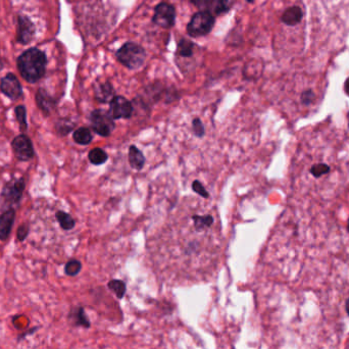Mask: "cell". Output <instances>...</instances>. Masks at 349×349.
Wrapping results in <instances>:
<instances>
[{
    "mask_svg": "<svg viewBox=\"0 0 349 349\" xmlns=\"http://www.w3.org/2000/svg\"><path fill=\"white\" fill-rule=\"evenodd\" d=\"M46 56L37 48L29 49L18 60V68L22 77L29 83H36L45 74Z\"/></svg>",
    "mask_w": 349,
    "mask_h": 349,
    "instance_id": "1",
    "label": "cell"
},
{
    "mask_svg": "<svg viewBox=\"0 0 349 349\" xmlns=\"http://www.w3.org/2000/svg\"><path fill=\"white\" fill-rule=\"evenodd\" d=\"M116 57L121 64L131 70H136L140 68L146 57L145 50L136 43H126L116 53Z\"/></svg>",
    "mask_w": 349,
    "mask_h": 349,
    "instance_id": "2",
    "label": "cell"
},
{
    "mask_svg": "<svg viewBox=\"0 0 349 349\" xmlns=\"http://www.w3.org/2000/svg\"><path fill=\"white\" fill-rule=\"evenodd\" d=\"M215 25V18L210 12H199L193 16L187 26L189 35L193 37L207 35Z\"/></svg>",
    "mask_w": 349,
    "mask_h": 349,
    "instance_id": "3",
    "label": "cell"
},
{
    "mask_svg": "<svg viewBox=\"0 0 349 349\" xmlns=\"http://www.w3.org/2000/svg\"><path fill=\"white\" fill-rule=\"evenodd\" d=\"M90 121L94 132L102 137L109 136L115 127L110 112L104 109L93 110L90 115Z\"/></svg>",
    "mask_w": 349,
    "mask_h": 349,
    "instance_id": "4",
    "label": "cell"
},
{
    "mask_svg": "<svg viewBox=\"0 0 349 349\" xmlns=\"http://www.w3.org/2000/svg\"><path fill=\"white\" fill-rule=\"evenodd\" d=\"M109 112L115 120L129 119L133 113V105L124 96H114L110 100Z\"/></svg>",
    "mask_w": 349,
    "mask_h": 349,
    "instance_id": "5",
    "label": "cell"
},
{
    "mask_svg": "<svg viewBox=\"0 0 349 349\" xmlns=\"http://www.w3.org/2000/svg\"><path fill=\"white\" fill-rule=\"evenodd\" d=\"M174 19H176V12H174L172 6L166 3H161L155 8L153 22L156 25L167 29L173 26Z\"/></svg>",
    "mask_w": 349,
    "mask_h": 349,
    "instance_id": "6",
    "label": "cell"
},
{
    "mask_svg": "<svg viewBox=\"0 0 349 349\" xmlns=\"http://www.w3.org/2000/svg\"><path fill=\"white\" fill-rule=\"evenodd\" d=\"M13 149L20 160H29L34 155L32 142L26 135H20L14 139Z\"/></svg>",
    "mask_w": 349,
    "mask_h": 349,
    "instance_id": "7",
    "label": "cell"
},
{
    "mask_svg": "<svg viewBox=\"0 0 349 349\" xmlns=\"http://www.w3.org/2000/svg\"><path fill=\"white\" fill-rule=\"evenodd\" d=\"M0 88H2V91L8 97H10L12 99H18L23 94L22 86H21L19 80L17 79V77L13 74L7 75L2 80V85H0Z\"/></svg>",
    "mask_w": 349,
    "mask_h": 349,
    "instance_id": "8",
    "label": "cell"
},
{
    "mask_svg": "<svg viewBox=\"0 0 349 349\" xmlns=\"http://www.w3.org/2000/svg\"><path fill=\"white\" fill-rule=\"evenodd\" d=\"M35 29L33 24L25 17L19 19L18 27V40L22 44H28L34 36Z\"/></svg>",
    "mask_w": 349,
    "mask_h": 349,
    "instance_id": "9",
    "label": "cell"
},
{
    "mask_svg": "<svg viewBox=\"0 0 349 349\" xmlns=\"http://www.w3.org/2000/svg\"><path fill=\"white\" fill-rule=\"evenodd\" d=\"M16 214L14 210H10L0 217V240H6L12 231Z\"/></svg>",
    "mask_w": 349,
    "mask_h": 349,
    "instance_id": "10",
    "label": "cell"
},
{
    "mask_svg": "<svg viewBox=\"0 0 349 349\" xmlns=\"http://www.w3.org/2000/svg\"><path fill=\"white\" fill-rule=\"evenodd\" d=\"M25 188V182L23 179L16 180L12 184L7 185V187L4 190V195L7 197L8 200L12 201H18L23 194Z\"/></svg>",
    "mask_w": 349,
    "mask_h": 349,
    "instance_id": "11",
    "label": "cell"
},
{
    "mask_svg": "<svg viewBox=\"0 0 349 349\" xmlns=\"http://www.w3.org/2000/svg\"><path fill=\"white\" fill-rule=\"evenodd\" d=\"M302 19V11L298 7H292L285 11L282 16V22L288 26H295Z\"/></svg>",
    "mask_w": 349,
    "mask_h": 349,
    "instance_id": "12",
    "label": "cell"
},
{
    "mask_svg": "<svg viewBox=\"0 0 349 349\" xmlns=\"http://www.w3.org/2000/svg\"><path fill=\"white\" fill-rule=\"evenodd\" d=\"M129 161L132 167L136 169H141L145 163V158L143 153L134 145L130 146L129 149Z\"/></svg>",
    "mask_w": 349,
    "mask_h": 349,
    "instance_id": "13",
    "label": "cell"
},
{
    "mask_svg": "<svg viewBox=\"0 0 349 349\" xmlns=\"http://www.w3.org/2000/svg\"><path fill=\"white\" fill-rule=\"evenodd\" d=\"M71 318L73 319V322L76 326H82L85 328H90L91 326V323L88 319V317H87L83 307H78L72 310Z\"/></svg>",
    "mask_w": 349,
    "mask_h": 349,
    "instance_id": "14",
    "label": "cell"
},
{
    "mask_svg": "<svg viewBox=\"0 0 349 349\" xmlns=\"http://www.w3.org/2000/svg\"><path fill=\"white\" fill-rule=\"evenodd\" d=\"M232 7V0H211L209 9L211 14L221 15L228 12Z\"/></svg>",
    "mask_w": 349,
    "mask_h": 349,
    "instance_id": "15",
    "label": "cell"
},
{
    "mask_svg": "<svg viewBox=\"0 0 349 349\" xmlns=\"http://www.w3.org/2000/svg\"><path fill=\"white\" fill-rule=\"evenodd\" d=\"M74 140L78 144L81 145H88L92 141V134L89 129L87 128H79L74 132Z\"/></svg>",
    "mask_w": 349,
    "mask_h": 349,
    "instance_id": "16",
    "label": "cell"
},
{
    "mask_svg": "<svg viewBox=\"0 0 349 349\" xmlns=\"http://www.w3.org/2000/svg\"><path fill=\"white\" fill-rule=\"evenodd\" d=\"M107 287L110 291H112V292L115 294V296L120 299H122L126 294V290H127L126 284L121 280L109 281L107 284Z\"/></svg>",
    "mask_w": 349,
    "mask_h": 349,
    "instance_id": "17",
    "label": "cell"
},
{
    "mask_svg": "<svg viewBox=\"0 0 349 349\" xmlns=\"http://www.w3.org/2000/svg\"><path fill=\"white\" fill-rule=\"evenodd\" d=\"M192 219L194 221V226L198 231H202V230H206V229L210 228L215 222V219L210 215L193 216Z\"/></svg>",
    "mask_w": 349,
    "mask_h": 349,
    "instance_id": "18",
    "label": "cell"
},
{
    "mask_svg": "<svg viewBox=\"0 0 349 349\" xmlns=\"http://www.w3.org/2000/svg\"><path fill=\"white\" fill-rule=\"evenodd\" d=\"M37 103L39 105V107L44 110V111H49L54 104V101L48 96V94L44 91V90H39L37 93Z\"/></svg>",
    "mask_w": 349,
    "mask_h": 349,
    "instance_id": "19",
    "label": "cell"
},
{
    "mask_svg": "<svg viewBox=\"0 0 349 349\" xmlns=\"http://www.w3.org/2000/svg\"><path fill=\"white\" fill-rule=\"evenodd\" d=\"M113 95V89L109 83H105L99 86L96 90V98L101 102H106Z\"/></svg>",
    "mask_w": 349,
    "mask_h": 349,
    "instance_id": "20",
    "label": "cell"
},
{
    "mask_svg": "<svg viewBox=\"0 0 349 349\" xmlns=\"http://www.w3.org/2000/svg\"><path fill=\"white\" fill-rule=\"evenodd\" d=\"M88 157H89V160L91 161V163H93L95 165H100V164H103L107 160L108 155L103 149L94 148L89 152Z\"/></svg>",
    "mask_w": 349,
    "mask_h": 349,
    "instance_id": "21",
    "label": "cell"
},
{
    "mask_svg": "<svg viewBox=\"0 0 349 349\" xmlns=\"http://www.w3.org/2000/svg\"><path fill=\"white\" fill-rule=\"evenodd\" d=\"M56 219L64 230H72L75 227V220L65 212H57Z\"/></svg>",
    "mask_w": 349,
    "mask_h": 349,
    "instance_id": "22",
    "label": "cell"
},
{
    "mask_svg": "<svg viewBox=\"0 0 349 349\" xmlns=\"http://www.w3.org/2000/svg\"><path fill=\"white\" fill-rule=\"evenodd\" d=\"M81 269H82V265L80 261L77 259H72L66 265L65 271H66V274L69 276H76L80 273Z\"/></svg>",
    "mask_w": 349,
    "mask_h": 349,
    "instance_id": "23",
    "label": "cell"
},
{
    "mask_svg": "<svg viewBox=\"0 0 349 349\" xmlns=\"http://www.w3.org/2000/svg\"><path fill=\"white\" fill-rule=\"evenodd\" d=\"M329 171H330V167H329V165H327L325 163L314 164L310 168V173L315 178L322 177V176H324V174H327Z\"/></svg>",
    "mask_w": 349,
    "mask_h": 349,
    "instance_id": "24",
    "label": "cell"
},
{
    "mask_svg": "<svg viewBox=\"0 0 349 349\" xmlns=\"http://www.w3.org/2000/svg\"><path fill=\"white\" fill-rule=\"evenodd\" d=\"M178 52L181 56H184V57L190 56L193 52V43L186 39H183L179 44Z\"/></svg>",
    "mask_w": 349,
    "mask_h": 349,
    "instance_id": "25",
    "label": "cell"
},
{
    "mask_svg": "<svg viewBox=\"0 0 349 349\" xmlns=\"http://www.w3.org/2000/svg\"><path fill=\"white\" fill-rule=\"evenodd\" d=\"M16 115H17V119L20 123L21 130L26 131L27 130V122H26V108H25V106L19 105L16 108Z\"/></svg>",
    "mask_w": 349,
    "mask_h": 349,
    "instance_id": "26",
    "label": "cell"
},
{
    "mask_svg": "<svg viewBox=\"0 0 349 349\" xmlns=\"http://www.w3.org/2000/svg\"><path fill=\"white\" fill-rule=\"evenodd\" d=\"M192 125H193V131H194L196 136L202 137L203 135H205V133H206L205 126H203L202 122L199 119H194L192 122Z\"/></svg>",
    "mask_w": 349,
    "mask_h": 349,
    "instance_id": "27",
    "label": "cell"
},
{
    "mask_svg": "<svg viewBox=\"0 0 349 349\" xmlns=\"http://www.w3.org/2000/svg\"><path fill=\"white\" fill-rule=\"evenodd\" d=\"M192 189L193 191H195L197 194H199L200 196H202L203 198H209L210 194L208 193V191L206 190V188L203 187V185L199 182V181H194L192 184Z\"/></svg>",
    "mask_w": 349,
    "mask_h": 349,
    "instance_id": "28",
    "label": "cell"
},
{
    "mask_svg": "<svg viewBox=\"0 0 349 349\" xmlns=\"http://www.w3.org/2000/svg\"><path fill=\"white\" fill-rule=\"evenodd\" d=\"M315 98L314 93L311 90H306L301 94V102L305 105H309Z\"/></svg>",
    "mask_w": 349,
    "mask_h": 349,
    "instance_id": "29",
    "label": "cell"
},
{
    "mask_svg": "<svg viewBox=\"0 0 349 349\" xmlns=\"http://www.w3.org/2000/svg\"><path fill=\"white\" fill-rule=\"evenodd\" d=\"M191 3L194 6H196L197 8L206 9V8H209V5L211 3V0H191Z\"/></svg>",
    "mask_w": 349,
    "mask_h": 349,
    "instance_id": "30",
    "label": "cell"
},
{
    "mask_svg": "<svg viewBox=\"0 0 349 349\" xmlns=\"http://www.w3.org/2000/svg\"><path fill=\"white\" fill-rule=\"evenodd\" d=\"M28 231L29 230H28L27 226H21L18 230V238L20 240H24L28 235Z\"/></svg>",
    "mask_w": 349,
    "mask_h": 349,
    "instance_id": "31",
    "label": "cell"
},
{
    "mask_svg": "<svg viewBox=\"0 0 349 349\" xmlns=\"http://www.w3.org/2000/svg\"><path fill=\"white\" fill-rule=\"evenodd\" d=\"M344 91L349 96V78L344 83Z\"/></svg>",
    "mask_w": 349,
    "mask_h": 349,
    "instance_id": "32",
    "label": "cell"
},
{
    "mask_svg": "<svg viewBox=\"0 0 349 349\" xmlns=\"http://www.w3.org/2000/svg\"><path fill=\"white\" fill-rule=\"evenodd\" d=\"M345 308H346V311H347V313H348V315H349V298L346 300V304H345Z\"/></svg>",
    "mask_w": 349,
    "mask_h": 349,
    "instance_id": "33",
    "label": "cell"
},
{
    "mask_svg": "<svg viewBox=\"0 0 349 349\" xmlns=\"http://www.w3.org/2000/svg\"><path fill=\"white\" fill-rule=\"evenodd\" d=\"M247 2H248V3H253L254 0H247Z\"/></svg>",
    "mask_w": 349,
    "mask_h": 349,
    "instance_id": "34",
    "label": "cell"
},
{
    "mask_svg": "<svg viewBox=\"0 0 349 349\" xmlns=\"http://www.w3.org/2000/svg\"><path fill=\"white\" fill-rule=\"evenodd\" d=\"M348 231H349V221H348Z\"/></svg>",
    "mask_w": 349,
    "mask_h": 349,
    "instance_id": "35",
    "label": "cell"
}]
</instances>
